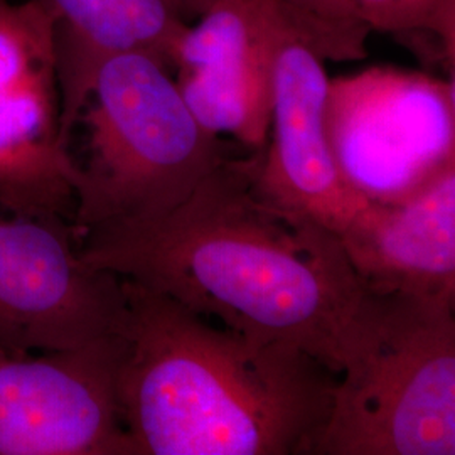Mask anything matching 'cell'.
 I'll use <instances>...</instances> for the list:
<instances>
[{
  "label": "cell",
  "mask_w": 455,
  "mask_h": 455,
  "mask_svg": "<svg viewBox=\"0 0 455 455\" xmlns=\"http://www.w3.org/2000/svg\"><path fill=\"white\" fill-rule=\"evenodd\" d=\"M261 154L236 152L159 220L86 231L83 260L339 373L338 334L361 285L336 233L261 195Z\"/></svg>",
  "instance_id": "cell-1"
},
{
  "label": "cell",
  "mask_w": 455,
  "mask_h": 455,
  "mask_svg": "<svg viewBox=\"0 0 455 455\" xmlns=\"http://www.w3.org/2000/svg\"><path fill=\"white\" fill-rule=\"evenodd\" d=\"M122 420L135 455H312L339 373L124 278Z\"/></svg>",
  "instance_id": "cell-2"
},
{
  "label": "cell",
  "mask_w": 455,
  "mask_h": 455,
  "mask_svg": "<svg viewBox=\"0 0 455 455\" xmlns=\"http://www.w3.org/2000/svg\"><path fill=\"white\" fill-rule=\"evenodd\" d=\"M75 127L84 132L82 161L71 159L80 236L163 218L243 147L208 131L172 69L139 51L100 65Z\"/></svg>",
  "instance_id": "cell-3"
},
{
  "label": "cell",
  "mask_w": 455,
  "mask_h": 455,
  "mask_svg": "<svg viewBox=\"0 0 455 455\" xmlns=\"http://www.w3.org/2000/svg\"><path fill=\"white\" fill-rule=\"evenodd\" d=\"M455 302L361 287L312 455L455 454Z\"/></svg>",
  "instance_id": "cell-4"
},
{
  "label": "cell",
  "mask_w": 455,
  "mask_h": 455,
  "mask_svg": "<svg viewBox=\"0 0 455 455\" xmlns=\"http://www.w3.org/2000/svg\"><path fill=\"white\" fill-rule=\"evenodd\" d=\"M325 135L346 186L393 201L455 164L454 78L373 66L331 80Z\"/></svg>",
  "instance_id": "cell-5"
},
{
  "label": "cell",
  "mask_w": 455,
  "mask_h": 455,
  "mask_svg": "<svg viewBox=\"0 0 455 455\" xmlns=\"http://www.w3.org/2000/svg\"><path fill=\"white\" fill-rule=\"evenodd\" d=\"M125 314L122 276L83 260L71 220L0 221V353L80 347L120 334Z\"/></svg>",
  "instance_id": "cell-6"
},
{
  "label": "cell",
  "mask_w": 455,
  "mask_h": 455,
  "mask_svg": "<svg viewBox=\"0 0 455 455\" xmlns=\"http://www.w3.org/2000/svg\"><path fill=\"white\" fill-rule=\"evenodd\" d=\"M174 2L186 20L193 17L174 66L186 103L208 131L263 150L276 48L300 39L323 58L315 34L285 0Z\"/></svg>",
  "instance_id": "cell-7"
},
{
  "label": "cell",
  "mask_w": 455,
  "mask_h": 455,
  "mask_svg": "<svg viewBox=\"0 0 455 455\" xmlns=\"http://www.w3.org/2000/svg\"><path fill=\"white\" fill-rule=\"evenodd\" d=\"M71 180L54 19L39 0H0V208L19 218L73 221Z\"/></svg>",
  "instance_id": "cell-8"
},
{
  "label": "cell",
  "mask_w": 455,
  "mask_h": 455,
  "mask_svg": "<svg viewBox=\"0 0 455 455\" xmlns=\"http://www.w3.org/2000/svg\"><path fill=\"white\" fill-rule=\"evenodd\" d=\"M120 334L41 358L0 353V455H135L122 420Z\"/></svg>",
  "instance_id": "cell-9"
},
{
  "label": "cell",
  "mask_w": 455,
  "mask_h": 455,
  "mask_svg": "<svg viewBox=\"0 0 455 455\" xmlns=\"http://www.w3.org/2000/svg\"><path fill=\"white\" fill-rule=\"evenodd\" d=\"M327 86L324 60L307 43L289 39L276 48L257 186L278 208L338 235L368 201L346 186L332 159L324 124Z\"/></svg>",
  "instance_id": "cell-10"
},
{
  "label": "cell",
  "mask_w": 455,
  "mask_h": 455,
  "mask_svg": "<svg viewBox=\"0 0 455 455\" xmlns=\"http://www.w3.org/2000/svg\"><path fill=\"white\" fill-rule=\"evenodd\" d=\"M338 238L363 289L455 302V164L400 199L368 201Z\"/></svg>",
  "instance_id": "cell-11"
},
{
  "label": "cell",
  "mask_w": 455,
  "mask_h": 455,
  "mask_svg": "<svg viewBox=\"0 0 455 455\" xmlns=\"http://www.w3.org/2000/svg\"><path fill=\"white\" fill-rule=\"evenodd\" d=\"M54 19L61 90V144L100 65L116 54L148 52L174 71L189 22L174 0H39Z\"/></svg>",
  "instance_id": "cell-12"
},
{
  "label": "cell",
  "mask_w": 455,
  "mask_h": 455,
  "mask_svg": "<svg viewBox=\"0 0 455 455\" xmlns=\"http://www.w3.org/2000/svg\"><path fill=\"white\" fill-rule=\"evenodd\" d=\"M370 33L393 36L454 75L455 0H353Z\"/></svg>",
  "instance_id": "cell-13"
},
{
  "label": "cell",
  "mask_w": 455,
  "mask_h": 455,
  "mask_svg": "<svg viewBox=\"0 0 455 455\" xmlns=\"http://www.w3.org/2000/svg\"><path fill=\"white\" fill-rule=\"evenodd\" d=\"M315 34L323 58L359 61L368 56L370 29L361 20L353 0H285Z\"/></svg>",
  "instance_id": "cell-14"
}]
</instances>
